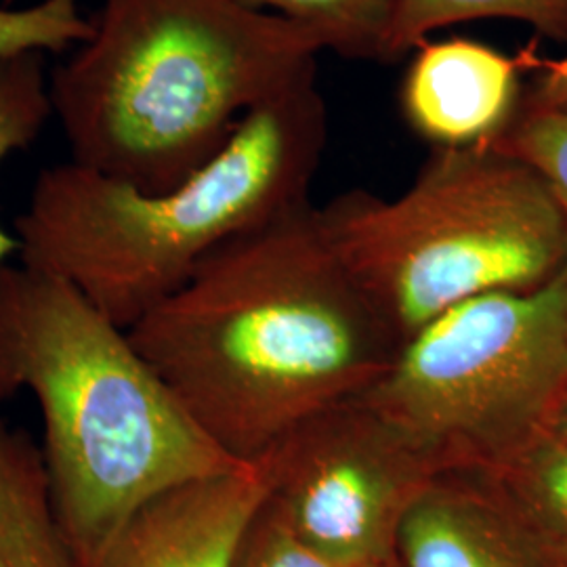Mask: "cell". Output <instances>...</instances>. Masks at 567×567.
<instances>
[{"label": "cell", "instance_id": "6da1fadb", "mask_svg": "<svg viewBox=\"0 0 567 567\" xmlns=\"http://www.w3.org/2000/svg\"><path fill=\"white\" fill-rule=\"evenodd\" d=\"M128 337L243 465L309 416L362 398L402 347L311 204L219 246Z\"/></svg>", "mask_w": 567, "mask_h": 567}, {"label": "cell", "instance_id": "7a4b0ae2", "mask_svg": "<svg viewBox=\"0 0 567 567\" xmlns=\"http://www.w3.org/2000/svg\"><path fill=\"white\" fill-rule=\"evenodd\" d=\"M318 41L238 0H102L51 76L72 163L156 194L192 177L244 118L316 74Z\"/></svg>", "mask_w": 567, "mask_h": 567}, {"label": "cell", "instance_id": "3957f363", "mask_svg": "<svg viewBox=\"0 0 567 567\" xmlns=\"http://www.w3.org/2000/svg\"><path fill=\"white\" fill-rule=\"evenodd\" d=\"M30 391L61 524L82 567L143 505L244 466L215 446L122 330L72 284L0 267V402Z\"/></svg>", "mask_w": 567, "mask_h": 567}, {"label": "cell", "instance_id": "277c9868", "mask_svg": "<svg viewBox=\"0 0 567 567\" xmlns=\"http://www.w3.org/2000/svg\"><path fill=\"white\" fill-rule=\"evenodd\" d=\"M326 135L316 72L255 107L213 161L166 192L72 161L47 166L16 219L20 264L72 284L131 330L219 246L309 204Z\"/></svg>", "mask_w": 567, "mask_h": 567}, {"label": "cell", "instance_id": "5b68a950", "mask_svg": "<svg viewBox=\"0 0 567 567\" xmlns=\"http://www.w3.org/2000/svg\"><path fill=\"white\" fill-rule=\"evenodd\" d=\"M320 217L402 344L456 305L538 288L567 267L566 210L529 164L494 145L433 150L404 194L351 189Z\"/></svg>", "mask_w": 567, "mask_h": 567}, {"label": "cell", "instance_id": "8992f818", "mask_svg": "<svg viewBox=\"0 0 567 567\" xmlns=\"http://www.w3.org/2000/svg\"><path fill=\"white\" fill-rule=\"evenodd\" d=\"M566 386L567 267L538 288L452 307L360 400L446 471H494L545 433Z\"/></svg>", "mask_w": 567, "mask_h": 567}, {"label": "cell", "instance_id": "52a82bcc", "mask_svg": "<svg viewBox=\"0 0 567 567\" xmlns=\"http://www.w3.org/2000/svg\"><path fill=\"white\" fill-rule=\"evenodd\" d=\"M257 463L299 540L353 567L398 561L405 515L446 471L360 398L309 416Z\"/></svg>", "mask_w": 567, "mask_h": 567}, {"label": "cell", "instance_id": "ba28073f", "mask_svg": "<svg viewBox=\"0 0 567 567\" xmlns=\"http://www.w3.org/2000/svg\"><path fill=\"white\" fill-rule=\"evenodd\" d=\"M267 496L259 463L168 489L143 505L91 567H231Z\"/></svg>", "mask_w": 567, "mask_h": 567}, {"label": "cell", "instance_id": "9c48e42d", "mask_svg": "<svg viewBox=\"0 0 567 567\" xmlns=\"http://www.w3.org/2000/svg\"><path fill=\"white\" fill-rule=\"evenodd\" d=\"M522 65L471 39L421 42L400 89L405 124L433 150L496 142L519 112Z\"/></svg>", "mask_w": 567, "mask_h": 567}, {"label": "cell", "instance_id": "30bf717a", "mask_svg": "<svg viewBox=\"0 0 567 567\" xmlns=\"http://www.w3.org/2000/svg\"><path fill=\"white\" fill-rule=\"evenodd\" d=\"M400 567H566L482 468L442 471L405 515Z\"/></svg>", "mask_w": 567, "mask_h": 567}, {"label": "cell", "instance_id": "8fae6325", "mask_svg": "<svg viewBox=\"0 0 567 567\" xmlns=\"http://www.w3.org/2000/svg\"><path fill=\"white\" fill-rule=\"evenodd\" d=\"M0 567H82L61 524L41 444L2 416Z\"/></svg>", "mask_w": 567, "mask_h": 567}, {"label": "cell", "instance_id": "7c38bea8", "mask_svg": "<svg viewBox=\"0 0 567 567\" xmlns=\"http://www.w3.org/2000/svg\"><path fill=\"white\" fill-rule=\"evenodd\" d=\"M487 473L543 547L567 567L566 442L545 431Z\"/></svg>", "mask_w": 567, "mask_h": 567}, {"label": "cell", "instance_id": "4fadbf2b", "mask_svg": "<svg viewBox=\"0 0 567 567\" xmlns=\"http://www.w3.org/2000/svg\"><path fill=\"white\" fill-rule=\"evenodd\" d=\"M480 20H513L548 41L567 42V0H395L383 63L402 60L435 30Z\"/></svg>", "mask_w": 567, "mask_h": 567}, {"label": "cell", "instance_id": "5bb4252c", "mask_svg": "<svg viewBox=\"0 0 567 567\" xmlns=\"http://www.w3.org/2000/svg\"><path fill=\"white\" fill-rule=\"evenodd\" d=\"M280 16L344 60H385L395 0H238Z\"/></svg>", "mask_w": 567, "mask_h": 567}, {"label": "cell", "instance_id": "9a60e30c", "mask_svg": "<svg viewBox=\"0 0 567 567\" xmlns=\"http://www.w3.org/2000/svg\"><path fill=\"white\" fill-rule=\"evenodd\" d=\"M49 76L44 53L0 58V164L30 147L44 124L55 118ZM20 252L18 236L0 227V267Z\"/></svg>", "mask_w": 567, "mask_h": 567}, {"label": "cell", "instance_id": "2e32d148", "mask_svg": "<svg viewBox=\"0 0 567 567\" xmlns=\"http://www.w3.org/2000/svg\"><path fill=\"white\" fill-rule=\"evenodd\" d=\"M91 32L93 18H86L82 0H34L20 7L0 2V58L70 53Z\"/></svg>", "mask_w": 567, "mask_h": 567}, {"label": "cell", "instance_id": "e0dca14e", "mask_svg": "<svg viewBox=\"0 0 567 567\" xmlns=\"http://www.w3.org/2000/svg\"><path fill=\"white\" fill-rule=\"evenodd\" d=\"M489 145L529 164L547 182L567 215V112L519 105L507 131Z\"/></svg>", "mask_w": 567, "mask_h": 567}, {"label": "cell", "instance_id": "ac0fdd59", "mask_svg": "<svg viewBox=\"0 0 567 567\" xmlns=\"http://www.w3.org/2000/svg\"><path fill=\"white\" fill-rule=\"evenodd\" d=\"M231 567H353L337 564L299 540L274 503L265 501L243 536ZM391 567V566H389Z\"/></svg>", "mask_w": 567, "mask_h": 567}, {"label": "cell", "instance_id": "d6986e66", "mask_svg": "<svg viewBox=\"0 0 567 567\" xmlns=\"http://www.w3.org/2000/svg\"><path fill=\"white\" fill-rule=\"evenodd\" d=\"M522 61L524 65H534L540 70L536 84L529 89L526 100H522V107L567 112V53L557 60L522 55Z\"/></svg>", "mask_w": 567, "mask_h": 567}, {"label": "cell", "instance_id": "ffe728a7", "mask_svg": "<svg viewBox=\"0 0 567 567\" xmlns=\"http://www.w3.org/2000/svg\"><path fill=\"white\" fill-rule=\"evenodd\" d=\"M545 431L550 433L553 437H557V440H561V442H566L567 444V386L564 389V393H561L557 405L553 408Z\"/></svg>", "mask_w": 567, "mask_h": 567}, {"label": "cell", "instance_id": "44dd1931", "mask_svg": "<svg viewBox=\"0 0 567 567\" xmlns=\"http://www.w3.org/2000/svg\"><path fill=\"white\" fill-rule=\"evenodd\" d=\"M391 567H400V566H398V561H395V564H393V566H391Z\"/></svg>", "mask_w": 567, "mask_h": 567}]
</instances>
